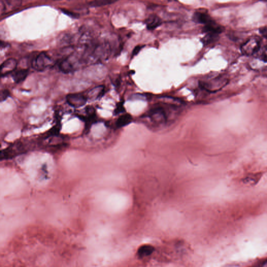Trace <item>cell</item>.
<instances>
[{
    "mask_svg": "<svg viewBox=\"0 0 267 267\" xmlns=\"http://www.w3.org/2000/svg\"><path fill=\"white\" fill-rule=\"evenodd\" d=\"M53 60L47 53L38 54L31 62V66L34 70L42 72L52 65Z\"/></svg>",
    "mask_w": 267,
    "mask_h": 267,
    "instance_id": "1",
    "label": "cell"
},
{
    "mask_svg": "<svg viewBox=\"0 0 267 267\" xmlns=\"http://www.w3.org/2000/svg\"><path fill=\"white\" fill-rule=\"evenodd\" d=\"M226 84V80L221 77H216L212 80L201 81L200 87L209 92H216L223 87Z\"/></svg>",
    "mask_w": 267,
    "mask_h": 267,
    "instance_id": "2",
    "label": "cell"
},
{
    "mask_svg": "<svg viewBox=\"0 0 267 267\" xmlns=\"http://www.w3.org/2000/svg\"><path fill=\"white\" fill-rule=\"evenodd\" d=\"M66 100L70 107L75 108H79L83 107L87 103V97L80 93L68 94L66 97Z\"/></svg>",
    "mask_w": 267,
    "mask_h": 267,
    "instance_id": "3",
    "label": "cell"
},
{
    "mask_svg": "<svg viewBox=\"0 0 267 267\" xmlns=\"http://www.w3.org/2000/svg\"><path fill=\"white\" fill-rule=\"evenodd\" d=\"M17 61L14 58H9L4 61L1 66V76L4 77L9 74L13 73L16 69Z\"/></svg>",
    "mask_w": 267,
    "mask_h": 267,
    "instance_id": "4",
    "label": "cell"
},
{
    "mask_svg": "<svg viewBox=\"0 0 267 267\" xmlns=\"http://www.w3.org/2000/svg\"><path fill=\"white\" fill-rule=\"evenodd\" d=\"M149 117L154 122L160 124L164 123L166 119L164 110L159 107L155 108L150 110L149 112Z\"/></svg>",
    "mask_w": 267,
    "mask_h": 267,
    "instance_id": "5",
    "label": "cell"
},
{
    "mask_svg": "<svg viewBox=\"0 0 267 267\" xmlns=\"http://www.w3.org/2000/svg\"><path fill=\"white\" fill-rule=\"evenodd\" d=\"M260 47V42L259 41H255L253 44L250 40L242 46V52L245 55H251L257 52Z\"/></svg>",
    "mask_w": 267,
    "mask_h": 267,
    "instance_id": "6",
    "label": "cell"
},
{
    "mask_svg": "<svg viewBox=\"0 0 267 267\" xmlns=\"http://www.w3.org/2000/svg\"><path fill=\"white\" fill-rule=\"evenodd\" d=\"M105 92V86L103 85H99L89 90L86 96L88 100L90 101H95L102 97Z\"/></svg>",
    "mask_w": 267,
    "mask_h": 267,
    "instance_id": "7",
    "label": "cell"
},
{
    "mask_svg": "<svg viewBox=\"0 0 267 267\" xmlns=\"http://www.w3.org/2000/svg\"><path fill=\"white\" fill-rule=\"evenodd\" d=\"M193 20L196 23L207 25L213 21L211 17L207 13L197 12L194 13L193 16Z\"/></svg>",
    "mask_w": 267,
    "mask_h": 267,
    "instance_id": "8",
    "label": "cell"
},
{
    "mask_svg": "<svg viewBox=\"0 0 267 267\" xmlns=\"http://www.w3.org/2000/svg\"><path fill=\"white\" fill-rule=\"evenodd\" d=\"M29 70L27 69H20L16 70L12 75L13 80L15 83L20 84L23 82L28 75Z\"/></svg>",
    "mask_w": 267,
    "mask_h": 267,
    "instance_id": "9",
    "label": "cell"
},
{
    "mask_svg": "<svg viewBox=\"0 0 267 267\" xmlns=\"http://www.w3.org/2000/svg\"><path fill=\"white\" fill-rule=\"evenodd\" d=\"M145 23L149 30H154L162 24V21L159 17L155 15H151L147 19Z\"/></svg>",
    "mask_w": 267,
    "mask_h": 267,
    "instance_id": "10",
    "label": "cell"
},
{
    "mask_svg": "<svg viewBox=\"0 0 267 267\" xmlns=\"http://www.w3.org/2000/svg\"><path fill=\"white\" fill-rule=\"evenodd\" d=\"M223 27L215 23L214 21L205 25L203 28V31L207 34L211 33V34H219L223 32Z\"/></svg>",
    "mask_w": 267,
    "mask_h": 267,
    "instance_id": "11",
    "label": "cell"
},
{
    "mask_svg": "<svg viewBox=\"0 0 267 267\" xmlns=\"http://www.w3.org/2000/svg\"><path fill=\"white\" fill-rule=\"evenodd\" d=\"M154 251L153 246L150 245H144L139 247L137 251V256L139 258H143L150 256Z\"/></svg>",
    "mask_w": 267,
    "mask_h": 267,
    "instance_id": "12",
    "label": "cell"
},
{
    "mask_svg": "<svg viewBox=\"0 0 267 267\" xmlns=\"http://www.w3.org/2000/svg\"><path fill=\"white\" fill-rule=\"evenodd\" d=\"M132 117L130 114H126L120 116L116 121V126L117 128H121L125 126L132 122Z\"/></svg>",
    "mask_w": 267,
    "mask_h": 267,
    "instance_id": "13",
    "label": "cell"
},
{
    "mask_svg": "<svg viewBox=\"0 0 267 267\" xmlns=\"http://www.w3.org/2000/svg\"><path fill=\"white\" fill-rule=\"evenodd\" d=\"M117 0H94L89 2V5L91 7H100L110 5L116 2Z\"/></svg>",
    "mask_w": 267,
    "mask_h": 267,
    "instance_id": "14",
    "label": "cell"
},
{
    "mask_svg": "<svg viewBox=\"0 0 267 267\" xmlns=\"http://www.w3.org/2000/svg\"><path fill=\"white\" fill-rule=\"evenodd\" d=\"M218 38V34L207 33L206 36L202 38L201 41L204 45H207L216 41Z\"/></svg>",
    "mask_w": 267,
    "mask_h": 267,
    "instance_id": "15",
    "label": "cell"
},
{
    "mask_svg": "<svg viewBox=\"0 0 267 267\" xmlns=\"http://www.w3.org/2000/svg\"><path fill=\"white\" fill-rule=\"evenodd\" d=\"M10 96V93L7 89H3L1 91L0 93V101L2 102L7 99Z\"/></svg>",
    "mask_w": 267,
    "mask_h": 267,
    "instance_id": "16",
    "label": "cell"
},
{
    "mask_svg": "<svg viewBox=\"0 0 267 267\" xmlns=\"http://www.w3.org/2000/svg\"><path fill=\"white\" fill-rule=\"evenodd\" d=\"M62 11L63 13H64V14L67 15H68L69 16L71 17H73V18H77L78 17V15L77 14H75V13H73V12H70V11L66 10V9H62Z\"/></svg>",
    "mask_w": 267,
    "mask_h": 267,
    "instance_id": "17",
    "label": "cell"
},
{
    "mask_svg": "<svg viewBox=\"0 0 267 267\" xmlns=\"http://www.w3.org/2000/svg\"><path fill=\"white\" fill-rule=\"evenodd\" d=\"M123 110H124V107H123L122 103H119V105H117V107L114 110V114L116 115L118 114L121 113L124 111Z\"/></svg>",
    "mask_w": 267,
    "mask_h": 267,
    "instance_id": "18",
    "label": "cell"
},
{
    "mask_svg": "<svg viewBox=\"0 0 267 267\" xmlns=\"http://www.w3.org/2000/svg\"><path fill=\"white\" fill-rule=\"evenodd\" d=\"M260 34L264 37L267 39V27H263L259 29Z\"/></svg>",
    "mask_w": 267,
    "mask_h": 267,
    "instance_id": "19",
    "label": "cell"
},
{
    "mask_svg": "<svg viewBox=\"0 0 267 267\" xmlns=\"http://www.w3.org/2000/svg\"><path fill=\"white\" fill-rule=\"evenodd\" d=\"M143 47L142 46H139V45L135 47V49L133 50V53H132V56H134V55H137L139 53V51H141V49H142Z\"/></svg>",
    "mask_w": 267,
    "mask_h": 267,
    "instance_id": "20",
    "label": "cell"
},
{
    "mask_svg": "<svg viewBox=\"0 0 267 267\" xmlns=\"http://www.w3.org/2000/svg\"><path fill=\"white\" fill-rule=\"evenodd\" d=\"M264 266H266V267H267V262L265 264V265H264Z\"/></svg>",
    "mask_w": 267,
    "mask_h": 267,
    "instance_id": "21",
    "label": "cell"
},
{
    "mask_svg": "<svg viewBox=\"0 0 267 267\" xmlns=\"http://www.w3.org/2000/svg\"><path fill=\"white\" fill-rule=\"evenodd\" d=\"M53 1H60V0H53Z\"/></svg>",
    "mask_w": 267,
    "mask_h": 267,
    "instance_id": "22",
    "label": "cell"
}]
</instances>
